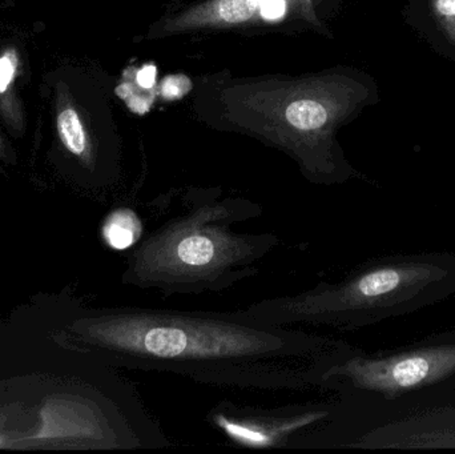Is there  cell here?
Here are the masks:
<instances>
[{
    "label": "cell",
    "mask_w": 455,
    "mask_h": 454,
    "mask_svg": "<svg viewBox=\"0 0 455 454\" xmlns=\"http://www.w3.org/2000/svg\"><path fill=\"white\" fill-rule=\"evenodd\" d=\"M77 331L112 364L251 391L320 389L321 362L349 346L339 339L267 324L246 309L124 307L82 320Z\"/></svg>",
    "instance_id": "obj_1"
},
{
    "label": "cell",
    "mask_w": 455,
    "mask_h": 454,
    "mask_svg": "<svg viewBox=\"0 0 455 454\" xmlns=\"http://www.w3.org/2000/svg\"><path fill=\"white\" fill-rule=\"evenodd\" d=\"M376 98L373 80L352 67L246 76L226 68L195 77L191 112L210 130L283 152L305 180L331 187L360 176L339 132Z\"/></svg>",
    "instance_id": "obj_2"
},
{
    "label": "cell",
    "mask_w": 455,
    "mask_h": 454,
    "mask_svg": "<svg viewBox=\"0 0 455 454\" xmlns=\"http://www.w3.org/2000/svg\"><path fill=\"white\" fill-rule=\"evenodd\" d=\"M175 200V212L124 251L125 284L164 298L220 293L259 275V263L281 244L270 232L233 229L261 216V205L246 197L220 187H187Z\"/></svg>",
    "instance_id": "obj_3"
},
{
    "label": "cell",
    "mask_w": 455,
    "mask_h": 454,
    "mask_svg": "<svg viewBox=\"0 0 455 454\" xmlns=\"http://www.w3.org/2000/svg\"><path fill=\"white\" fill-rule=\"evenodd\" d=\"M453 296L455 252L411 253L366 261L339 282L265 299L245 309L254 319L278 327L355 331Z\"/></svg>",
    "instance_id": "obj_4"
},
{
    "label": "cell",
    "mask_w": 455,
    "mask_h": 454,
    "mask_svg": "<svg viewBox=\"0 0 455 454\" xmlns=\"http://www.w3.org/2000/svg\"><path fill=\"white\" fill-rule=\"evenodd\" d=\"M44 87L61 151L88 179L119 180L123 138L109 75L92 67L63 64L45 75Z\"/></svg>",
    "instance_id": "obj_5"
},
{
    "label": "cell",
    "mask_w": 455,
    "mask_h": 454,
    "mask_svg": "<svg viewBox=\"0 0 455 454\" xmlns=\"http://www.w3.org/2000/svg\"><path fill=\"white\" fill-rule=\"evenodd\" d=\"M454 375L455 332H448L377 354L349 344L321 362L318 380L320 389L336 392L342 399L376 396L393 402Z\"/></svg>",
    "instance_id": "obj_6"
},
{
    "label": "cell",
    "mask_w": 455,
    "mask_h": 454,
    "mask_svg": "<svg viewBox=\"0 0 455 454\" xmlns=\"http://www.w3.org/2000/svg\"><path fill=\"white\" fill-rule=\"evenodd\" d=\"M337 0H197L173 8L152 21L136 43H155L186 35L329 34Z\"/></svg>",
    "instance_id": "obj_7"
},
{
    "label": "cell",
    "mask_w": 455,
    "mask_h": 454,
    "mask_svg": "<svg viewBox=\"0 0 455 454\" xmlns=\"http://www.w3.org/2000/svg\"><path fill=\"white\" fill-rule=\"evenodd\" d=\"M339 402H307L281 407H257L221 402L207 421L229 444L245 450H312L315 437L328 428Z\"/></svg>",
    "instance_id": "obj_8"
},
{
    "label": "cell",
    "mask_w": 455,
    "mask_h": 454,
    "mask_svg": "<svg viewBox=\"0 0 455 454\" xmlns=\"http://www.w3.org/2000/svg\"><path fill=\"white\" fill-rule=\"evenodd\" d=\"M358 450H441L455 448V410H435L374 426L347 444Z\"/></svg>",
    "instance_id": "obj_9"
},
{
    "label": "cell",
    "mask_w": 455,
    "mask_h": 454,
    "mask_svg": "<svg viewBox=\"0 0 455 454\" xmlns=\"http://www.w3.org/2000/svg\"><path fill=\"white\" fill-rule=\"evenodd\" d=\"M23 58L16 44L0 47V122L20 138L26 131V109L21 98Z\"/></svg>",
    "instance_id": "obj_10"
},
{
    "label": "cell",
    "mask_w": 455,
    "mask_h": 454,
    "mask_svg": "<svg viewBox=\"0 0 455 454\" xmlns=\"http://www.w3.org/2000/svg\"><path fill=\"white\" fill-rule=\"evenodd\" d=\"M144 227L139 216L128 208L109 213L104 221L103 239L115 251L130 250L143 236Z\"/></svg>",
    "instance_id": "obj_11"
},
{
    "label": "cell",
    "mask_w": 455,
    "mask_h": 454,
    "mask_svg": "<svg viewBox=\"0 0 455 454\" xmlns=\"http://www.w3.org/2000/svg\"><path fill=\"white\" fill-rule=\"evenodd\" d=\"M430 5L441 28L455 44V0H430Z\"/></svg>",
    "instance_id": "obj_12"
},
{
    "label": "cell",
    "mask_w": 455,
    "mask_h": 454,
    "mask_svg": "<svg viewBox=\"0 0 455 454\" xmlns=\"http://www.w3.org/2000/svg\"><path fill=\"white\" fill-rule=\"evenodd\" d=\"M0 160L4 162H13V149L10 146L4 136L0 132Z\"/></svg>",
    "instance_id": "obj_13"
}]
</instances>
